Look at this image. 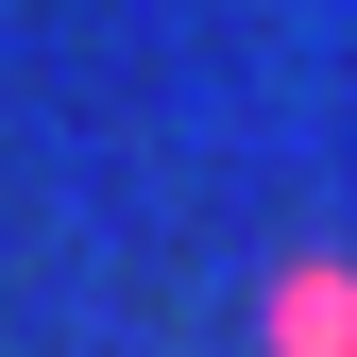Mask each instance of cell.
<instances>
[{
    "label": "cell",
    "instance_id": "6da1fadb",
    "mask_svg": "<svg viewBox=\"0 0 357 357\" xmlns=\"http://www.w3.org/2000/svg\"><path fill=\"white\" fill-rule=\"evenodd\" d=\"M273 340H289V357H340V340H357V289H340V273H306V289H289V324H273Z\"/></svg>",
    "mask_w": 357,
    "mask_h": 357
}]
</instances>
